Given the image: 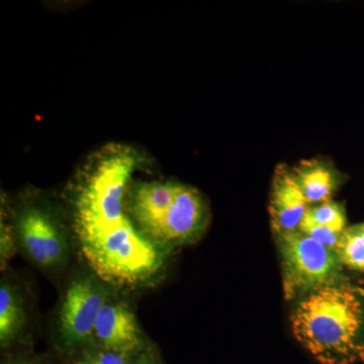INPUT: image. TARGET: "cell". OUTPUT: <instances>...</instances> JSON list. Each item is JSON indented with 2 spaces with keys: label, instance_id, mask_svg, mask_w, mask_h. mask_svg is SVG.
<instances>
[{
  "label": "cell",
  "instance_id": "4fadbf2b",
  "mask_svg": "<svg viewBox=\"0 0 364 364\" xmlns=\"http://www.w3.org/2000/svg\"><path fill=\"white\" fill-rule=\"evenodd\" d=\"M336 253L342 265L364 272V223L345 229Z\"/></svg>",
  "mask_w": 364,
  "mask_h": 364
},
{
  "label": "cell",
  "instance_id": "9c48e42d",
  "mask_svg": "<svg viewBox=\"0 0 364 364\" xmlns=\"http://www.w3.org/2000/svg\"><path fill=\"white\" fill-rule=\"evenodd\" d=\"M179 188L176 182L153 181L139 182L131 188L128 210L140 231L171 205Z\"/></svg>",
  "mask_w": 364,
  "mask_h": 364
},
{
  "label": "cell",
  "instance_id": "3957f363",
  "mask_svg": "<svg viewBox=\"0 0 364 364\" xmlns=\"http://www.w3.org/2000/svg\"><path fill=\"white\" fill-rule=\"evenodd\" d=\"M275 236L287 299H301L321 287L344 282L336 251L299 230Z\"/></svg>",
  "mask_w": 364,
  "mask_h": 364
},
{
  "label": "cell",
  "instance_id": "6da1fadb",
  "mask_svg": "<svg viewBox=\"0 0 364 364\" xmlns=\"http://www.w3.org/2000/svg\"><path fill=\"white\" fill-rule=\"evenodd\" d=\"M124 196L122 189L74 193L73 231L80 252L98 279L136 287L158 274L166 253L127 217Z\"/></svg>",
  "mask_w": 364,
  "mask_h": 364
},
{
  "label": "cell",
  "instance_id": "8fae6325",
  "mask_svg": "<svg viewBox=\"0 0 364 364\" xmlns=\"http://www.w3.org/2000/svg\"><path fill=\"white\" fill-rule=\"evenodd\" d=\"M25 324V310L21 296L9 284L0 287V342L11 344L20 334Z\"/></svg>",
  "mask_w": 364,
  "mask_h": 364
},
{
  "label": "cell",
  "instance_id": "5b68a950",
  "mask_svg": "<svg viewBox=\"0 0 364 364\" xmlns=\"http://www.w3.org/2000/svg\"><path fill=\"white\" fill-rule=\"evenodd\" d=\"M16 232L21 247L40 267H59L66 259L65 231L49 208L37 203L21 205L16 214Z\"/></svg>",
  "mask_w": 364,
  "mask_h": 364
},
{
  "label": "cell",
  "instance_id": "ba28073f",
  "mask_svg": "<svg viewBox=\"0 0 364 364\" xmlns=\"http://www.w3.org/2000/svg\"><path fill=\"white\" fill-rule=\"evenodd\" d=\"M308 208L291 169L279 165L273 176L269 200L270 223L274 234L299 230Z\"/></svg>",
  "mask_w": 364,
  "mask_h": 364
},
{
  "label": "cell",
  "instance_id": "277c9868",
  "mask_svg": "<svg viewBox=\"0 0 364 364\" xmlns=\"http://www.w3.org/2000/svg\"><path fill=\"white\" fill-rule=\"evenodd\" d=\"M109 301L102 282L92 277H78L67 289L59 316V339L72 351L95 343L98 314Z\"/></svg>",
  "mask_w": 364,
  "mask_h": 364
},
{
  "label": "cell",
  "instance_id": "8992f818",
  "mask_svg": "<svg viewBox=\"0 0 364 364\" xmlns=\"http://www.w3.org/2000/svg\"><path fill=\"white\" fill-rule=\"evenodd\" d=\"M208 220L207 203L200 193L181 184L171 205L141 232L159 247H174L196 240Z\"/></svg>",
  "mask_w": 364,
  "mask_h": 364
},
{
  "label": "cell",
  "instance_id": "7c38bea8",
  "mask_svg": "<svg viewBox=\"0 0 364 364\" xmlns=\"http://www.w3.org/2000/svg\"><path fill=\"white\" fill-rule=\"evenodd\" d=\"M309 227L324 228L337 233L346 229V214L343 205L338 203L326 202L315 207H309L299 229Z\"/></svg>",
  "mask_w": 364,
  "mask_h": 364
},
{
  "label": "cell",
  "instance_id": "9a60e30c",
  "mask_svg": "<svg viewBox=\"0 0 364 364\" xmlns=\"http://www.w3.org/2000/svg\"><path fill=\"white\" fill-rule=\"evenodd\" d=\"M130 364H162L154 353L148 350H141L134 356Z\"/></svg>",
  "mask_w": 364,
  "mask_h": 364
},
{
  "label": "cell",
  "instance_id": "52a82bcc",
  "mask_svg": "<svg viewBox=\"0 0 364 364\" xmlns=\"http://www.w3.org/2000/svg\"><path fill=\"white\" fill-rule=\"evenodd\" d=\"M95 344L102 348L135 355L142 350L143 337L135 315L124 304L107 301L95 328Z\"/></svg>",
  "mask_w": 364,
  "mask_h": 364
},
{
  "label": "cell",
  "instance_id": "5bb4252c",
  "mask_svg": "<svg viewBox=\"0 0 364 364\" xmlns=\"http://www.w3.org/2000/svg\"><path fill=\"white\" fill-rule=\"evenodd\" d=\"M135 355L107 350L95 345L85 349L69 364H130Z\"/></svg>",
  "mask_w": 364,
  "mask_h": 364
},
{
  "label": "cell",
  "instance_id": "30bf717a",
  "mask_svg": "<svg viewBox=\"0 0 364 364\" xmlns=\"http://www.w3.org/2000/svg\"><path fill=\"white\" fill-rule=\"evenodd\" d=\"M291 172L309 205L329 202L339 186L336 170L322 160H306Z\"/></svg>",
  "mask_w": 364,
  "mask_h": 364
},
{
  "label": "cell",
  "instance_id": "2e32d148",
  "mask_svg": "<svg viewBox=\"0 0 364 364\" xmlns=\"http://www.w3.org/2000/svg\"><path fill=\"white\" fill-rule=\"evenodd\" d=\"M11 364H38V363H36V361L23 360V359H21V360L14 361V363H11Z\"/></svg>",
  "mask_w": 364,
  "mask_h": 364
},
{
  "label": "cell",
  "instance_id": "7a4b0ae2",
  "mask_svg": "<svg viewBox=\"0 0 364 364\" xmlns=\"http://www.w3.org/2000/svg\"><path fill=\"white\" fill-rule=\"evenodd\" d=\"M363 322V296L345 282L306 294L291 315L294 338L321 364L364 360Z\"/></svg>",
  "mask_w": 364,
  "mask_h": 364
}]
</instances>
